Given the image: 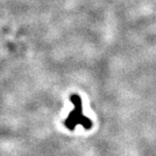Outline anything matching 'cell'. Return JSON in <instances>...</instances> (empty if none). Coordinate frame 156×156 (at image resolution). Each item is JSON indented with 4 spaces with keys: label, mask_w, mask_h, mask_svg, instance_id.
Wrapping results in <instances>:
<instances>
[{
    "label": "cell",
    "mask_w": 156,
    "mask_h": 156,
    "mask_svg": "<svg viewBox=\"0 0 156 156\" xmlns=\"http://www.w3.org/2000/svg\"><path fill=\"white\" fill-rule=\"evenodd\" d=\"M70 101L75 105V108L71 112L69 117L65 121V125L68 129L73 130L77 125H82L85 129H90L92 126L91 121L85 116H83L82 113V101L80 96L77 94H72L70 96Z\"/></svg>",
    "instance_id": "obj_1"
}]
</instances>
